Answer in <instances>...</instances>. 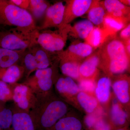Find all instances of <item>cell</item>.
<instances>
[{
	"label": "cell",
	"mask_w": 130,
	"mask_h": 130,
	"mask_svg": "<svg viewBox=\"0 0 130 130\" xmlns=\"http://www.w3.org/2000/svg\"><path fill=\"white\" fill-rule=\"evenodd\" d=\"M61 69L63 74L72 78H77L79 77V67L76 63L72 61H63Z\"/></svg>",
	"instance_id": "obj_26"
},
{
	"label": "cell",
	"mask_w": 130,
	"mask_h": 130,
	"mask_svg": "<svg viewBox=\"0 0 130 130\" xmlns=\"http://www.w3.org/2000/svg\"><path fill=\"white\" fill-rule=\"evenodd\" d=\"M25 50L13 51L0 48V69L6 68L17 64Z\"/></svg>",
	"instance_id": "obj_12"
},
{
	"label": "cell",
	"mask_w": 130,
	"mask_h": 130,
	"mask_svg": "<svg viewBox=\"0 0 130 130\" xmlns=\"http://www.w3.org/2000/svg\"><path fill=\"white\" fill-rule=\"evenodd\" d=\"M12 92L8 84L0 80V101L6 102L12 100Z\"/></svg>",
	"instance_id": "obj_29"
},
{
	"label": "cell",
	"mask_w": 130,
	"mask_h": 130,
	"mask_svg": "<svg viewBox=\"0 0 130 130\" xmlns=\"http://www.w3.org/2000/svg\"><path fill=\"white\" fill-rule=\"evenodd\" d=\"M111 116L112 121L116 125H123L125 123L126 114L118 104H115L113 105Z\"/></svg>",
	"instance_id": "obj_27"
},
{
	"label": "cell",
	"mask_w": 130,
	"mask_h": 130,
	"mask_svg": "<svg viewBox=\"0 0 130 130\" xmlns=\"http://www.w3.org/2000/svg\"><path fill=\"white\" fill-rule=\"evenodd\" d=\"M100 61L98 56H93L86 60L79 67V73L83 76L89 77L94 74Z\"/></svg>",
	"instance_id": "obj_22"
},
{
	"label": "cell",
	"mask_w": 130,
	"mask_h": 130,
	"mask_svg": "<svg viewBox=\"0 0 130 130\" xmlns=\"http://www.w3.org/2000/svg\"><path fill=\"white\" fill-rule=\"evenodd\" d=\"M65 5L61 2L50 6L47 9L42 25L37 28L38 30H43L47 28L60 26L64 18Z\"/></svg>",
	"instance_id": "obj_9"
},
{
	"label": "cell",
	"mask_w": 130,
	"mask_h": 130,
	"mask_svg": "<svg viewBox=\"0 0 130 130\" xmlns=\"http://www.w3.org/2000/svg\"><path fill=\"white\" fill-rule=\"evenodd\" d=\"M36 100L29 112L36 130H50L67 111L61 100H50L49 92L35 94Z\"/></svg>",
	"instance_id": "obj_1"
},
{
	"label": "cell",
	"mask_w": 130,
	"mask_h": 130,
	"mask_svg": "<svg viewBox=\"0 0 130 130\" xmlns=\"http://www.w3.org/2000/svg\"><path fill=\"white\" fill-rule=\"evenodd\" d=\"M0 26H12L25 33L37 29L29 12L18 7L9 0H0Z\"/></svg>",
	"instance_id": "obj_2"
},
{
	"label": "cell",
	"mask_w": 130,
	"mask_h": 130,
	"mask_svg": "<svg viewBox=\"0 0 130 130\" xmlns=\"http://www.w3.org/2000/svg\"><path fill=\"white\" fill-rule=\"evenodd\" d=\"M91 0H74L67 2L63 21L59 28L66 26L73 18L80 17L88 11L93 3Z\"/></svg>",
	"instance_id": "obj_8"
},
{
	"label": "cell",
	"mask_w": 130,
	"mask_h": 130,
	"mask_svg": "<svg viewBox=\"0 0 130 130\" xmlns=\"http://www.w3.org/2000/svg\"><path fill=\"white\" fill-rule=\"evenodd\" d=\"M82 129V124L78 119L68 117L60 119L50 130H81Z\"/></svg>",
	"instance_id": "obj_16"
},
{
	"label": "cell",
	"mask_w": 130,
	"mask_h": 130,
	"mask_svg": "<svg viewBox=\"0 0 130 130\" xmlns=\"http://www.w3.org/2000/svg\"><path fill=\"white\" fill-rule=\"evenodd\" d=\"M89 41L91 42V46L96 47L100 45L102 41V33L101 30L98 28H94L90 33Z\"/></svg>",
	"instance_id": "obj_30"
},
{
	"label": "cell",
	"mask_w": 130,
	"mask_h": 130,
	"mask_svg": "<svg viewBox=\"0 0 130 130\" xmlns=\"http://www.w3.org/2000/svg\"><path fill=\"white\" fill-rule=\"evenodd\" d=\"M119 19L111 16H105L103 22L108 29L117 31L121 30L124 26V23Z\"/></svg>",
	"instance_id": "obj_28"
},
{
	"label": "cell",
	"mask_w": 130,
	"mask_h": 130,
	"mask_svg": "<svg viewBox=\"0 0 130 130\" xmlns=\"http://www.w3.org/2000/svg\"><path fill=\"white\" fill-rule=\"evenodd\" d=\"M12 100L16 107L29 113L36 100L32 90L24 84L16 85L12 92Z\"/></svg>",
	"instance_id": "obj_7"
},
{
	"label": "cell",
	"mask_w": 130,
	"mask_h": 130,
	"mask_svg": "<svg viewBox=\"0 0 130 130\" xmlns=\"http://www.w3.org/2000/svg\"><path fill=\"white\" fill-rule=\"evenodd\" d=\"M130 33V25H129L126 28L124 29L120 33V36L123 38H127L129 37Z\"/></svg>",
	"instance_id": "obj_35"
},
{
	"label": "cell",
	"mask_w": 130,
	"mask_h": 130,
	"mask_svg": "<svg viewBox=\"0 0 130 130\" xmlns=\"http://www.w3.org/2000/svg\"><path fill=\"white\" fill-rule=\"evenodd\" d=\"M94 130H110V126L103 120H100L96 122Z\"/></svg>",
	"instance_id": "obj_33"
},
{
	"label": "cell",
	"mask_w": 130,
	"mask_h": 130,
	"mask_svg": "<svg viewBox=\"0 0 130 130\" xmlns=\"http://www.w3.org/2000/svg\"><path fill=\"white\" fill-rule=\"evenodd\" d=\"M89 20L96 25H100L104 22L105 13V9L99 6H94L89 9Z\"/></svg>",
	"instance_id": "obj_25"
},
{
	"label": "cell",
	"mask_w": 130,
	"mask_h": 130,
	"mask_svg": "<svg viewBox=\"0 0 130 130\" xmlns=\"http://www.w3.org/2000/svg\"><path fill=\"white\" fill-rule=\"evenodd\" d=\"M77 100L82 107L89 113L93 112L97 106L96 99L85 92H80L78 93Z\"/></svg>",
	"instance_id": "obj_24"
},
{
	"label": "cell",
	"mask_w": 130,
	"mask_h": 130,
	"mask_svg": "<svg viewBox=\"0 0 130 130\" xmlns=\"http://www.w3.org/2000/svg\"><path fill=\"white\" fill-rule=\"evenodd\" d=\"M111 88V81L108 78L104 77L99 79L95 90L98 101L102 103L107 102L109 99Z\"/></svg>",
	"instance_id": "obj_18"
},
{
	"label": "cell",
	"mask_w": 130,
	"mask_h": 130,
	"mask_svg": "<svg viewBox=\"0 0 130 130\" xmlns=\"http://www.w3.org/2000/svg\"><path fill=\"white\" fill-rule=\"evenodd\" d=\"M104 53L105 57L109 60L110 68L121 69L129 64V56L126 48L120 40H114L109 42L106 46Z\"/></svg>",
	"instance_id": "obj_4"
},
{
	"label": "cell",
	"mask_w": 130,
	"mask_h": 130,
	"mask_svg": "<svg viewBox=\"0 0 130 130\" xmlns=\"http://www.w3.org/2000/svg\"><path fill=\"white\" fill-rule=\"evenodd\" d=\"M93 51L92 46L88 43H80L71 45L67 50L60 55L62 61L67 60L74 55L76 57L85 58L90 55Z\"/></svg>",
	"instance_id": "obj_11"
},
{
	"label": "cell",
	"mask_w": 130,
	"mask_h": 130,
	"mask_svg": "<svg viewBox=\"0 0 130 130\" xmlns=\"http://www.w3.org/2000/svg\"><path fill=\"white\" fill-rule=\"evenodd\" d=\"M13 110L11 130H36L29 114L20 110L16 106Z\"/></svg>",
	"instance_id": "obj_10"
},
{
	"label": "cell",
	"mask_w": 130,
	"mask_h": 130,
	"mask_svg": "<svg viewBox=\"0 0 130 130\" xmlns=\"http://www.w3.org/2000/svg\"><path fill=\"white\" fill-rule=\"evenodd\" d=\"M85 123L86 125L89 128H94L97 121H96V119L94 116L89 115L85 119Z\"/></svg>",
	"instance_id": "obj_34"
},
{
	"label": "cell",
	"mask_w": 130,
	"mask_h": 130,
	"mask_svg": "<svg viewBox=\"0 0 130 130\" xmlns=\"http://www.w3.org/2000/svg\"><path fill=\"white\" fill-rule=\"evenodd\" d=\"M104 6L111 16L117 18L123 17L127 10L126 7L117 0H106L104 2Z\"/></svg>",
	"instance_id": "obj_20"
},
{
	"label": "cell",
	"mask_w": 130,
	"mask_h": 130,
	"mask_svg": "<svg viewBox=\"0 0 130 130\" xmlns=\"http://www.w3.org/2000/svg\"><path fill=\"white\" fill-rule=\"evenodd\" d=\"M24 72L23 67L18 64L6 68L0 69V80L8 84H15Z\"/></svg>",
	"instance_id": "obj_13"
},
{
	"label": "cell",
	"mask_w": 130,
	"mask_h": 130,
	"mask_svg": "<svg viewBox=\"0 0 130 130\" xmlns=\"http://www.w3.org/2000/svg\"><path fill=\"white\" fill-rule=\"evenodd\" d=\"M50 6L47 1L44 0H30L28 11L34 20H40L45 15L47 9Z\"/></svg>",
	"instance_id": "obj_17"
},
{
	"label": "cell",
	"mask_w": 130,
	"mask_h": 130,
	"mask_svg": "<svg viewBox=\"0 0 130 130\" xmlns=\"http://www.w3.org/2000/svg\"><path fill=\"white\" fill-rule=\"evenodd\" d=\"M53 70L51 67L37 70L24 84L29 87L35 94L48 93L53 86Z\"/></svg>",
	"instance_id": "obj_5"
},
{
	"label": "cell",
	"mask_w": 130,
	"mask_h": 130,
	"mask_svg": "<svg viewBox=\"0 0 130 130\" xmlns=\"http://www.w3.org/2000/svg\"><path fill=\"white\" fill-rule=\"evenodd\" d=\"M74 28L78 36L83 39H87L94 28L93 24L87 19L77 22Z\"/></svg>",
	"instance_id": "obj_23"
},
{
	"label": "cell",
	"mask_w": 130,
	"mask_h": 130,
	"mask_svg": "<svg viewBox=\"0 0 130 130\" xmlns=\"http://www.w3.org/2000/svg\"><path fill=\"white\" fill-rule=\"evenodd\" d=\"M55 87L59 93L61 94H75L79 91L78 86L71 78L61 77L56 82Z\"/></svg>",
	"instance_id": "obj_14"
},
{
	"label": "cell",
	"mask_w": 130,
	"mask_h": 130,
	"mask_svg": "<svg viewBox=\"0 0 130 130\" xmlns=\"http://www.w3.org/2000/svg\"><path fill=\"white\" fill-rule=\"evenodd\" d=\"M0 101V127L3 130H11L13 110Z\"/></svg>",
	"instance_id": "obj_19"
},
{
	"label": "cell",
	"mask_w": 130,
	"mask_h": 130,
	"mask_svg": "<svg viewBox=\"0 0 130 130\" xmlns=\"http://www.w3.org/2000/svg\"><path fill=\"white\" fill-rule=\"evenodd\" d=\"M10 2L21 9L28 11L30 4V0H9Z\"/></svg>",
	"instance_id": "obj_32"
},
{
	"label": "cell",
	"mask_w": 130,
	"mask_h": 130,
	"mask_svg": "<svg viewBox=\"0 0 130 130\" xmlns=\"http://www.w3.org/2000/svg\"><path fill=\"white\" fill-rule=\"evenodd\" d=\"M62 31L59 32L45 31L38 32V44L47 51L54 52L61 51L66 43V35Z\"/></svg>",
	"instance_id": "obj_6"
},
{
	"label": "cell",
	"mask_w": 130,
	"mask_h": 130,
	"mask_svg": "<svg viewBox=\"0 0 130 130\" xmlns=\"http://www.w3.org/2000/svg\"><path fill=\"white\" fill-rule=\"evenodd\" d=\"M29 49L35 56L37 70L49 67L50 60L47 51L38 44Z\"/></svg>",
	"instance_id": "obj_15"
},
{
	"label": "cell",
	"mask_w": 130,
	"mask_h": 130,
	"mask_svg": "<svg viewBox=\"0 0 130 130\" xmlns=\"http://www.w3.org/2000/svg\"><path fill=\"white\" fill-rule=\"evenodd\" d=\"M79 88L85 91H93L95 89V85L93 81L88 79H85L80 82Z\"/></svg>",
	"instance_id": "obj_31"
},
{
	"label": "cell",
	"mask_w": 130,
	"mask_h": 130,
	"mask_svg": "<svg viewBox=\"0 0 130 130\" xmlns=\"http://www.w3.org/2000/svg\"><path fill=\"white\" fill-rule=\"evenodd\" d=\"M38 29L28 33L20 32L13 28L0 31V48L13 51L25 50L38 44Z\"/></svg>",
	"instance_id": "obj_3"
},
{
	"label": "cell",
	"mask_w": 130,
	"mask_h": 130,
	"mask_svg": "<svg viewBox=\"0 0 130 130\" xmlns=\"http://www.w3.org/2000/svg\"><path fill=\"white\" fill-rule=\"evenodd\" d=\"M129 83L126 80L116 81L113 85L115 95L119 101L123 103H127L129 101Z\"/></svg>",
	"instance_id": "obj_21"
},
{
	"label": "cell",
	"mask_w": 130,
	"mask_h": 130,
	"mask_svg": "<svg viewBox=\"0 0 130 130\" xmlns=\"http://www.w3.org/2000/svg\"><path fill=\"white\" fill-rule=\"evenodd\" d=\"M125 130L123 129H118V130Z\"/></svg>",
	"instance_id": "obj_36"
},
{
	"label": "cell",
	"mask_w": 130,
	"mask_h": 130,
	"mask_svg": "<svg viewBox=\"0 0 130 130\" xmlns=\"http://www.w3.org/2000/svg\"><path fill=\"white\" fill-rule=\"evenodd\" d=\"M0 130H3L1 128V127H0Z\"/></svg>",
	"instance_id": "obj_37"
}]
</instances>
